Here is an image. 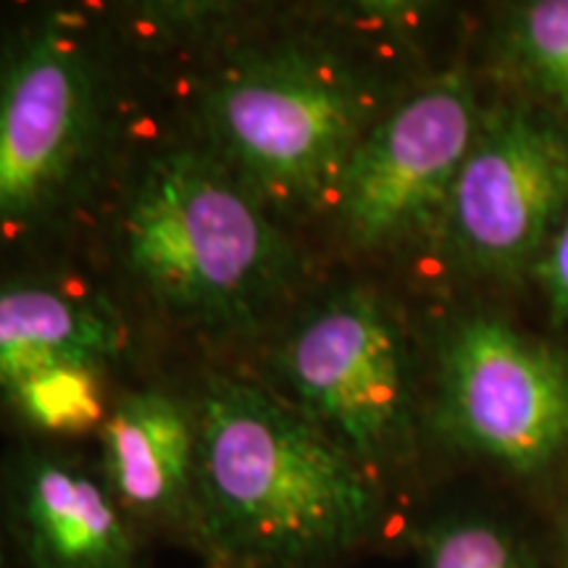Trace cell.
<instances>
[{
  "label": "cell",
  "instance_id": "10",
  "mask_svg": "<svg viewBox=\"0 0 568 568\" xmlns=\"http://www.w3.org/2000/svg\"><path fill=\"white\" fill-rule=\"evenodd\" d=\"M98 466L142 537L187 542L197 466L193 395L166 387L119 395L101 426Z\"/></svg>",
  "mask_w": 568,
  "mask_h": 568
},
{
  "label": "cell",
  "instance_id": "13",
  "mask_svg": "<svg viewBox=\"0 0 568 568\" xmlns=\"http://www.w3.org/2000/svg\"><path fill=\"white\" fill-rule=\"evenodd\" d=\"M422 568H535L506 527L479 516H453L418 537Z\"/></svg>",
  "mask_w": 568,
  "mask_h": 568
},
{
  "label": "cell",
  "instance_id": "8",
  "mask_svg": "<svg viewBox=\"0 0 568 568\" xmlns=\"http://www.w3.org/2000/svg\"><path fill=\"white\" fill-rule=\"evenodd\" d=\"M566 209L568 126L531 103H497L481 111L439 243L468 272L514 280L535 272Z\"/></svg>",
  "mask_w": 568,
  "mask_h": 568
},
{
  "label": "cell",
  "instance_id": "4",
  "mask_svg": "<svg viewBox=\"0 0 568 568\" xmlns=\"http://www.w3.org/2000/svg\"><path fill=\"white\" fill-rule=\"evenodd\" d=\"M119 132L103 32L69 11L0 30V268L42 264L103 187Z\"/></svg>",
  "mask_w": 568,
  "mask_h": 568
},
{
  "label": "cell",
  "instance_id": "12",
  "mask_svg": "<svg viewBox=\"0 0 568 568\" xmlns=\"http://www.w3.org/2000/svg\"><path fill=\"white\" fill-rule=\"evenodd\" d=\"M503 61L568 126V0H531L510 11Z\"/></svg>",
  "mask_w": 568,
  "mask_h": 568
},
{
  "label": "cell",
  "instance_id": "14",
  "mask_svg": "<svg viewBox=\"0 0 568 568\" xmlns=\"http://www.w3.org/2000/svg\"><path fill=\"white\" fill-rule=\"evenodd\" d=\"M535 274L537 280L542 282L552 316H556L558 322H568V216L564 219V224L558 226V232L552 234L542 258L537 261Z\"/></svg>",
  "mask_w": 568,
  "mask_h": 568
},
{
  "label": "cell",
  "instance_id": "9",
  "mask_svg": "<svg viewBox=\"0 0 568 568\" xmlns=\"http://www.w3.org/2000/svg\"><path fill=\"white\" fill-rule=\"evenodd\" d=\"M0 514L30 568H145V537L98 460L19 439L0 464Z\"/></svg>",
  "mask_w": 568,
  "mask_h": 568
},
{
  "label": "cell",
  "instance_id": "6",
  "mask_svg": "<svg viewBox=\"0 0 568 568\" xmlns=\"http://www.w3.org/2000/svg\"><path fill=\"white\" fill-rule=\"evenodd\" d=\"M481 111L464 67L397 101L355 148L332 201L339 240L385 253L439 240Z\"/></svg>",
  "mask_w": 568,
  "mask_h": 568
},
{
  "label": "cell",
  "instance_id": "11",
  "mask_svg": "<svg viewBox=\"0 0 568 568\" xmlns=\"http://www.w3.org/2000/svg\"><path fill=\"white\" fill-rule=\"evenodd\" d=\"M126 345V318L101 287L42 264L0 268V397L53 361H119Z\"/></svg>",
  "mask_w": 568,
  "mask_h": 568
},
{
  "label": "cell",
  "instance_id": "3",
  "mask_svg": "<svg viewBox=\"0 0 568 568\" xmlns=\"http://www.w3.org/2000/svg\"><path fill=\"white\" fill-rule=\"evenodd\" d=\"M193 95L205 151L284 222L329 213L355 148L379 122L372 82L318 34L216 38Z\"/></svg>",
  "mask_w": 568,
  "mask_h": 568
},
{
  "label": "cell",
  "instance_id": "5",
  "mask_svg": "<svg viewBox=\"0 0 568 568\" xmlns=\"http://www.w3.org/2000/svg\"><path fill=\"white\" fill-rule=\"evenodd\" d=\"M264 385L382 477L414 453L416 403L400 324L374 290L297 311L266 353Z\"/></svg>",
  "mask_w": 568,
  "mask_h": 568
},
{
  "label": "cell",
  "instance_id": "7",
  "mask_svg": "<svg viewBox=\"0 0 568 568\" xmlns=\"http://www.w3.org/2000/svg\"><path fill=\"white\" fill-rule=\"evenodd\" d=\"M435 426L508 471H545L568 453V353L500 318H464L439 347Z\"/></svg>",
  "mask_w": 568,
  "mask_h": 568
},
{
  "label": "cell",
  "instance_id": "2",
  "mask_svg": "<svg viewBox=\"0 0 568 568\" xmlns=\"http://www.w3.org/2000/svg\"><path fill=\"white\" fill-rule=\"evenodd\" d=\"M119 280L161 324L201 339L264 332L308 282L287 222L201 142L145 155L111 226Z\"/></svg>",
  "mask_w": 568,
  "mask_h": 568
},
{
  "label": "cell",
  "instance_id": "16",
  "mask_svg": "<svg viewBox=\"0 0 568 568\" xmlns=\"http://www.w3.org/2000/svg\"><path fill=\"white\" fill-rule=\"evenodd\" d=\"M564 568H568V524H566V556H564Z\"/></svg>",
  "mask_w": 568,
  "mask_h": 568
},
{
  "label": "cell",
  "instance_id": "15",
  "mask_svg": "<svg viewBox=\"0 0 568 568\" xmlns=\"http://www.w3.org/2000/svg\"><path fill=\"white\" fill-rule=\"evenodd\" d=\"M6 542H9V531H6L3 514H0V568H6Z\"/></svg>",
  "mask_w": 568,
  "mask_h": 568
},
{
  "label": "cell",
  "instance_id": "1",
  "mask_svg": "<svg viewBox=\"0 0 568 568\" xmlns=\"http://www.w3.org/2000/svg\"><path fill=\"white\" fill-rule=\"evenodd\" d=\"M184 548L205 568H335L385 518L379 474L264 382L209 374Z\"/></svg>",
  "mask_w": 568,
  "mask_h": 568
}]
</instances>
